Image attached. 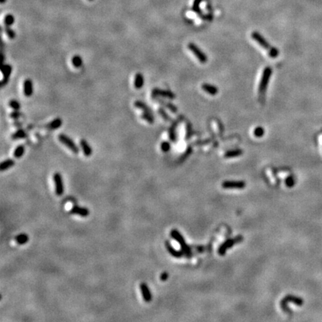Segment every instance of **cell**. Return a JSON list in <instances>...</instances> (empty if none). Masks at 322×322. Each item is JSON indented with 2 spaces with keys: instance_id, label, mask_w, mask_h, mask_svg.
Listing matches in <instances>:
<instances>
[{
  "instance_id": "11",
  "label": "cell",
  "mask_w": 322,
  "mask_h": 322,
  "mask_svg": "<svg viewBox=\"0 0 322 322\" xmlns=\"http://www.w3.org/2000/svg\"><path fill=\"white\" fill-rule=\"evenodd\" d=\"M151 95L154 99L157 98V96L165 97V98L169 99H174L175 98V95L172 92L169 91V90H166V89H160L158 88L153 89L152 92H151Z\"/></svg>"
},
{
  "instance_id": "5",
  "label": "cell",
  "mask_w": 322,
  "mask_h": 322,
  "mask_svg": "<svg viewBox=\"0 0 322 322\" xmlns=\"http://www.w3.org/2000/svg\"><path fill=\"white\" fill-rule=\"evenodd\" d=\"M58 140L63 145H64L65 146H67L68 149L70 150L72 152H73L74 154H78L80 151V149L78 148V145L75 144L74 141H73L70 137L64 134H60L58 136Z\"/></svg>"
},
{
  "instance_id": "23",
  "label": "cell",
  "mask_w": 322,
  "mask_h": 322,
  "mask_svg": "<svg viewBox=\"0 0 322 322\" xmlns=\"http://www.w3.org/2000/svg\"><path fill=\"white\" fill-rule=\"evenodd\" d=\"M134 105L135 108H139V109L143 110V111L152 113V110H151V109L150 108V107L148 106L147 104H145V103H144L143 102H142V101H139V100L135 101Z\"/></svg>"
},
{
  "instance_id": "21",
  "label": "cell",
  "mask_w": 322,
  "mask_h": 322,
  "mask_svg": "<svg viewBox=\"0 0 322 322\" xmlns=\"http://www.w3.org/2000/svg\"><path fill=\"white\" fill-rule=\"evenodd\" d=\"M27 136H28V134L26 133V130H22V129H18L16 132H14L11 135V139L13 140H22V139L26 138Z\"/></svg>"
},
{
  "instance_id": "33",
  "label": "cell",
  "mask_w": 322,
  "mask_h": 322,
  "mask_svg": "<svg viewBox=\"0 0 322 322\" xmlns=\"http://www.w3.org/2000/svg\"><path fill=\"white\" fill-rule=\"evenodd\" d=\"M264 129L262 127H257L253 130V134L257 137H261V136L264 135Z\"/></svg>"
},
{
  "instance_id": "12",
  "label": "cell",
  "mask_w": 322,
  "mask_h": 322,
  "mask_svg": "<svg viewBox=\"0 0 322 322\" xmlns=\"http://www.w3.org/2000/svg\"><path fill=\"white\" fill-rule=\"evenodd\" d=\"M140 289L144 301L146 302V303L151 302L152 300V294H151L149 286L145 283H141L140 285Z\"/></svg>"
},
{
  "instance_id": "20",
  "label": "cell",
  "mask_w": 322,
  "mask_h": 322,
  "mask_svg": "<svg viewBox=\"0 0 322 322\" xmlns=\"http://www.w3.org/2000/svg\"><path fill=\"white\" fill-rule=\"evenodd\" d=\"M15 165V161L13 159H7L5 160L4 161H2L0 165V170L1 171H6V170L9 169L11 167H13Z\"/></svg>"
},
{
  "instance_id": "6",
  "label": "cell",
  "mask_w": 322,
  "mask_h": 322,
  "mask_svg": "<svg viewBox=\"0 0 322 322\" xmlns=\"http://www.w3.org/2000/svg\"><path fill=\"white\" fill-rule=\"evenodd\" d=\"M53 181L54 183V192L58 196H61L64 192L63 177L60 172H55L52 176Z\"/></svg>"
},
{
  "instance_id": "28",
  "label": "cell",
  "mask_w": 322,
  "mask_h": 322,
  "mask_svg": "<svg viewBox=\"0 0 322 322\" xmlns=\"http://www.w3.org/2000/svg\"><path fill=\"white\" fill-rule=\"evenodd\" d=\"M15 19L13 15L12 14H7L6 15L4 19V23L5 25V26H11L14 23Z\"/></svg>"
},
{
  "instance_id": "26",
  "label": "cell",
  "mask_w": 322,
  "mask_h": 322,
  "mask_svg": "<svg viewBox=\"0 0 322 322\" xmlns=\"http://www.w3.org/2000/svg\"><path fill=\"white\" fill-rule=\"evenodd\" d=\"M141 117L142 119H144V120L147 122L150 123V124H153V123L155 122V118H154V116H153L152 113L143 111V114H141Z\"/></svg>"
},
{
  "instance_id": "9",
  "label": "cell",
  "mask_w": 322,
  "mask_h": 322,
  "mask_svg": "<svg viewBox=\"0 0 322 322\" xmlns=\"http://www.w3.org/2000/svg\"><path fill=\"white\" fill-rule=\"evenodd\" d=\"M12 70H13V67H12L11 65H10V64H5V63L2 64L1 72H2V75H3V78H2V81H1L2 87H3L4 86H5L7 84V82L9 81L11 73H12Z\"/></svg>"
},
{
  "instance_id": "22",
  "label": "cell",
  "mask_w": 322,
  "mask_h": 322,
  "mask_svg": "<svg viewBox=\"0 0 322 322\" xmlns=\"http://www.w3.org/2000/svg\"><path fill=\"white\" fill-rule=\"evenodd\" d=\"M14 240L17 244L22 245L26 244L29 241V237L26 233H20L15 237Z\"/></svg>"
},
{
  "instance_id": "39",
  "label": "cell",
  "mask_w": 322,
  "mask_h": 322,
  "mask_svg": "<svg viewBox=\"0 0 322 322\" xmlns=\"http://www.w3.org/2000/svg\"><path fill=\"white\" fill-rule=\"evenodd\" d=\"M89 1H93V0H89Z\"/></svg>"
},
{
  "instance_id": "17",
  "label": "cell",
  "mask_w": 322,
  "mask_h": 322,
  "mask_svg": "<svg viewBox=\"0 0 322 322\" xmlns=\"http://www.w3.org/2000/svg\"><path fill=\"white\" fill-rule=\"evenodd\" d=\"M80 145L82 149V151L84 155L86 157H90L93 154V149L92 147L89 145V143H87V141L84 139H81L80 141Z\"/></svg>"
},
{
  "instance_id": "8",
  "label": "cell",
  "mask_w": 322,
  "mask_h": 322,
  "mask_svg": "<svg viewBox=\"0 0 322 322\" xmlns=\"http://www.w3.org/2000/svg\"><path fill=\"white\" fill-rule=\"evenodd\" d=\"M289 301L293 302L294 304H295L296 305H298V306H300L302 304V303H303V301H302V300L300 298H297V297L292 296V295H287V296H286L285 298L282 300V301L280 302V305H281V307L282 309H283V311L285 312L290 311V309L287 307V303Z\"/></svg>"
},
{
  "instance_id": "30",
  "label": "cell",
  "mask_w": 322,
  "mask_h": 322,
  "mask_svg": "<svg viewBox=\"0 0 322 322\" xmlns=\"http://www.w3.org/2000/svg\"><path fill=\"white\" fill-rule=\"evenodd\" d=\"M157 100L158 101L160 104H162L163 105H164L165 107H166L168 109H169L171 111H172V112L177 111V108H176V107H175L173 104H171V103H170V102H164V101L160 100V99H157Z\"/></svg>"
},
{
  "instance_id": "31",
  "label": "cell",
  "mask_w": 322,
  "mask_h": 322,
  "mask_svg": "<svg viewBox=\"0 0 322 322\" xmlns=\"http://www.w3.org/2000/svg\"><path fill=\"white\" fill-rule=\"evenodd\" d=\"M5 34L10 39L13 40L16 37V32L12 28H10V26H5Z\"/></svg>"
},
{
  "instance_id": "15",
  "label": "cell",
  "mask_w": 322,
  "mask_h": 322,
  "mask_svg": "<svg viewBox=\"0 0 322 322\" xmlns=\"http://www.w3.org/2000/svg\"><path fill=\"white\" fill-rule=\"evenodd\" d=\"M23 93L26 97H31L33 95L34 87L33 82L31 79H26L23 82Z\"/></svg>"
},
{
  "instance_id": "10",
  "label": "cell",
  "mask_w": 322,
  "mask_h": 322,
  "mask_svg": "<svg viewBox=\"0 0 322 322\" xmlns=\"http://www.w3.org/2000/svg\"><path fill=\"white\" fill-rule=\"evenodd\" d=\"M69 212L72 215H76L83 218H86L89 215V210L87 207H81L79 205H73L69 210Z\"/></svg>"
},
{
  "instance_id": "14",
  "label": "cell",
  "mask_w": 322,
  "mask_h": 322,
  "mask_svg": "<svg viewBox=\"0 0 322 322\" xmlns=\"http://www.w3.org/2000/svg\"><path fill=\"white\" fill-rule=\"evenodd\" d=\"M165 246H166V248L168 251V252H169V253L173 257H175V258H182V257H184V252H183L181 250L177 251V250L175 249L173 246L171 245V243H170L169 241H166V242H165Z\"/></svg>"
},
{
  "instance_id": "19",
  "label": "cell",
  "mask_w": 322,
  "mask_h": 322,
  "mask_svg": "<svg viewBox=\"0 0 322 322\" xmlns=\"http://www.w3.org/2000/svg\"><path fill=\"white\" fill-rule=\"evenodd\" d=\"M144 82H145V80H144L143 75L141 73H136L134 77V87L136 89H141L144 86Z\"/></svg>"
},
{
  "instance_id": "36",
  "label": "cell",
  "mask_w": 322,
  "mask_h": 322,
  "mask_svg": "<svg viewBox=\"0 0 322 322\" xmlns=\"http://www.w3.org/2000/svg\"><path fill=\"white\" fill-rule=\"evenodd\" d=\"M22 116V114L21 112H19V110H14V111L11 112L10 114V116L11 118L13 119H18L21 117Z\"/></svg>"
},
{
  "instance_id": "35",
  "label": "cell",
  "mask_w": 322,
  "mask_h": 322,
  "mask_svg": "<svg viewBox=\"0 0 322 322\" xmlns=\"http://www.w3.org/2000/svg\"><path fill=\"white\" fill-rule=\"evenodd\" d=\"M285 184L288 187H292L294 184V179L292 176H289L287 177L285 181Z\"/></svg>"
},
{
  "instance_id": "3",
  "label": "cell",
  "mask_w": 322,
  "mask_h": 322,
  "mask_svg": "<svg viewBox=\"0 0 322 322\" xmlns=\"http://www.w3.org/2000/svg\"><path fill=\"white\" fill-rule=\"evenodd\" d=\"M272 74V69L270 67H266L263 70L262 78H261L260 82H259V87H258V93L259 96L261 98H263L265 95V93L266 91L267 86H268V81L270 80V78Z\"/></svg>"
},
{
  "instance_id": "13",
  "label": "cell",
  "mask_w": 322,
  "mask_h": 322,
  "mask_svg": "<svg viewBox=\"0 0 322 322\" xmlns=\"http://www.w3.org/2000/svg\"><path fill=\"white\" fill-rule=\"evenodd\" d=\"M224 189H243L245 187V182L242 181H227L222 183Z\"/></svg>"
},
{
  "instance_id": "18",
  "label": "cell",
  "mask_w": 322,
  "mask_h": 322,
  "mask_svg": "<svg viewBox=\"0 0 322 322\" xmlns=\"http://www.w3.org/2000/svg\"><path fill=\"white\" fill-rule=\"evenodd\" d=\"M201 88H202L204 91L206 92V93L211 95H216L218 93V88L216 87V86L212 85V84H207V83H204V84H202L201 85Z\"/></svg>"
},
{
  "instance_id": "34",
  "label": "cell",
  "mask_w": 322,
  "mask_h": 322,
  "mask_svg": "<svg viewBox=\"0 0 322 322\" xmlns=\"http://www.w3.org/2000/svg\"><path fill=\"white\" fill-rule=\"evenodd\" d=\"M158 113H159V114H160V115L161 116H162V117L165 120H166V121H170V119H170L169 116L166 114V112L165 111V110H164L163 108H159Z\"/></svg>"
},
{
  "instance_id": "29",
  "label": "cell",
  "mask_w": 322,
  "mask_h": 322,
  "mask_svg": "<svg viewBox=\"0 0 322 322\" xmlns=\"http://www.w3.org/2000/svg\"><path fill=\"white\" fill-rule=\"evenodd\" d=\"M8 104H9L10 108H11L14 110H19V109L21 108L20 103L17 100H16V99H11V100H10Z\"/></svg>"
},
{
  "instance_id": "2",
  "label": "cell",
  "mask_w": 322,
  "mask_h": 322,
  "mask_svg": "<svg viewBox=\"0 0 322 322\" xmlns=\"http://www.w3.org/2000/svg\"><path fill=\"white\" fill-rule=\"evenodd\" d=\"M170 236L176 242H178L180 246H181V250L184 253V257L190 258V257H192L194 255L193 250H192V248L186 244L185 239L184 238V237L181 234V233L175 229L171 230V233H170Z\"/></svg>"
},
{
  "instance_id": "25",
  "label": "cell",
  "mask_w": 322,
  "mask_h": 322,
  "mask_svg": "<svg viewBox=\"0 0 322 322\" xmlns=\"http://www.w3.org/2000/svg\"><path fill=\"white\" fill-rule=\"evenodd\" d=\"M25 151H26L25 145H18V146L16 147L14 151H13V157L17 159L21 158V157L23 156V155H24Z\"/></svg>"
},
{
  "instance_id": "38",
  "label": "cell",
  "mask_w": 322,
  "mask_h": 322,
  "mask_svg": "<svg viewBox=\"0 0 322 322\" xmlns=\"http://www.w3.org/2000/svg\"><path fill=\"white\" fill-rule=\"evenodd\" d=\"M5 1H6V0H1V3H2V4L5 3Z\"/></svg>"
},
{
  "instance_id": "24",
  "label": "cell",
  "mask_w": 322,
  "mask_h": 322,
  "mask_svg": "<svg viewBox=\"0 0 322 322\" xmlns=\"http://www.w3.org/2000/svg\"><path fill=\"white\" fill-rule=\"evenodd\" d=\"M243 151L241 149H234V150H231L228 151L225 154V158H233L241 156L242 155Z\"/></svg>"
},
{
  "instance_id": "7",
  "label": "cell",
  "mask_w": 322,
  "mask_h": 322,
  "mask_svg": "<svg viewBox=\"0 0 322 322\" xmlns=\"http://www.w3.org/2000/svg\"><path fill=\"white\" fill-rule=\"evenodd\" d=\"M188 48L189 50L193 53V54L196 56V58H198V60L199 61L200 63H205L207 61V57L206 56V54L204 53L199 48V47L197 46L196 44H194L192 43H190L188 44Z\"/></svg>"
},
{
  "instance_id": "37",
  "label": "cell",
  "mask_w": 322,
  "mask_h": 322,
  "mask_svg": "<svg viewBox=\"0 0 322 322\" xmlns=\"http://www.w3.org/2000/svg\"><path fill=\"white\" fill-rule=\"evenodd\" d=\"M169 278V274H168V272H163L162 274H160V280H162V281H166V280H167V279Z\"/></svg>"
},
{
  "instance_id": "32",
  "label": "cell",
  "mask_w": 322,
  "mask_h": 322,
  "mask_svg": "<svg viewBox=\"0 0 322 322\" xmlns=\"http://www.w3.org/2000/svg\"><path fill=\"white\" fill-rule=\"evenodd\" d=\"M170 148H171L170 143L167 141H163L160 144V149L163 152H168L170 150Z\"/></svg>"
},
{
  "instance_id": "27",
  "label": "cell",
  "mask_w": 322,
  "mask_h": 322,
  "mask_svg": "<svg viewBox=\"0 0 322 322\" xmlns=\"http://www.w3.org/2000/svg\"><path fill=\"white\" fill-rule=\"evenodd\" d=\"M72 63L74 67L75 68H80L83 64V60L80 55H75L72 58Z\"/></svg>"
},
{
  "instance_id": "16",
  "label": "cell",
  "mask_w": 322,
  "mask_h": 322,
  "mask_svg": "<svg viewBox=\"0 0 322 322\" xmlns=\"http://www.w3.org/2000/svg\"><path fill=\"white\" fill-rule=\"evenodd\" d=\"M63 124V121L61 118H56V119H53L52 121H51L50 122H48V124L43 126V128L48 129V130H56V129L61 128Z\"/></svg>"
},
{
  "instance_id": "1",
  "label": "cell",
  "mask_w": 322,
  "mask_h": 322,
  "mask_svg": "<svg viewBox=\"0 0 322 322\" xmlns=\"http://www.w3.org/2000/svg\"><path fill=\"white\" fill-rule=\"evenodd\" d=\"M251 37L252 39L254 41H256V43H257L262 48H263L264 49H266V51H268V54L270 56L271 58H277L279 55V51L275 48V47L272 46L269 43L266 41V40L265 39L263 36L261 35L260 34L258 33L257 32H253L251 34Z\"/></svg>"
},
{
  "instance_id": "4",
  "label": "cell",
  "mask_w": 322,
  "mask_h": 322,
  "mask_svg": "<svg viewBox=\"0 0 322 322\" xmlns=\"http://www.w3.org/2000/svg\"><path fill=\"white\" fill-rule=\"evenodd\" d=\"M243 239H244L243 237L239 235V236H237V237H234V238L229 239L226 240L225 242H223V243L220 245L219 248H218V254L221 256L225 255V254L226 253V252H227V250L231 248L232 247H233L236 244H238V243L242 242V241H243Z\"/></svg>"
}]
</instances>
